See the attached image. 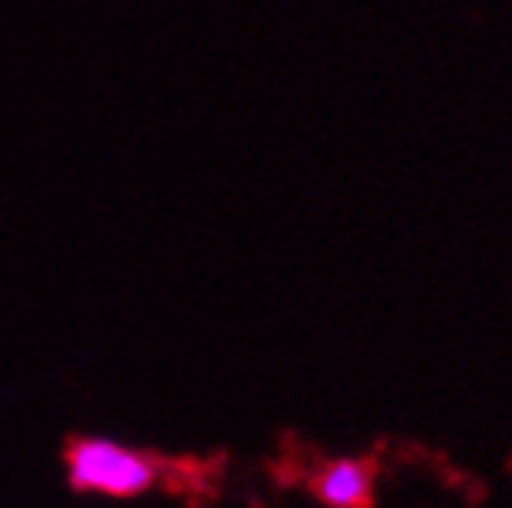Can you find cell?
I'll use <instances>...</instances> for the list:
<instances>
[{
  "mask_svg": "<svg viewBox=\"0 0 512 508\" xmlns=\"http://www.w3.org/2000/svg\"><path fill=\"white\" fill-rule=\"evenodd\" d=\"M64 468L67 486L75 494L97 497H145L160 486H175L179 479L205 475L208 464H197L193 457H164L153 449L123 445L116 438H97V434H71L64 442Z\"/></svg>",
  "mask_w": 512,
  "mask_h": 508,
  "instance_id": "cell-1",
  "label": "cell"
},
{
  "mask_svg": "<svg viewBox=\"0 0 512 508\" xmlns=\"http://www.w3.org/2000/svg\"><path fill=\"white\" fill-rule=\"evenodd\" d=\"M375 479H379L375 457H334L308 475V490L327 508H372Z\"/></svg>",
  "mask_w": 512,
  "mask_h": 508,
  "instance_id": "cell-2",
  "label": "cell"
}]
</instances>
